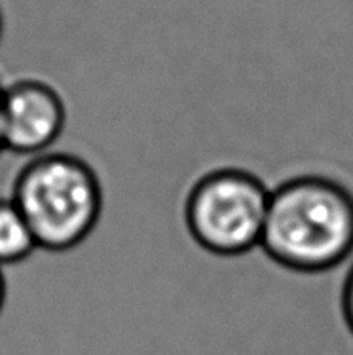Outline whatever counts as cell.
Returning <instances> with one entry per match:
<instances>
[{
  "instance_id": "obj_1",
  "label": "cell",
  "mask_w": 353,
  "mask_h": 355,
  "mask_svg": "<svg viewBox=\"0 0 353 355\" xmlns=\"http://www.w3.org/2000/svg\"><path fill=\"white\" fill-rule=\"evenodd\" d=\"M260 245L298 272H327L353 254V198L338 182L298 177L270 192Z\"/></svg>"
},
{
  "instance_id": "obj_2",
  "label": "cell",
  "mask_w": 353,
  "mask_h": 355,
  "mask_svg": "<svg viewBox=\"0 0 353 355\" xmlns=\"http://www.w3.org/2000/svg\"><path fill=\"white\" fill-rule=\"evenodd\" d=\"M12 202L19 207L38 249L65 253L84 243L101 218L99 175L71 153L31 158L15 175Z\"/></svg>"
},
{
  "instance_id": "obj_3",
  "label": "cell",
  "mask_w": 353,
  "mask_h": 355,
  "mask_svg": "<svg viewBox=\"0 0 353 355\" xmlns=\"http://www.w3.org/2000/svg\"><path fill=\"white\" fill-rule=\"evenodd\" d=\"M270 190L252 175L221 169L205 173L188 189L184 225L198 245L221 254H243L260 245Z\"/></svg>"
},
{
  "instance_id": "obj_4",
  "label": "cell",
  "mask_w": 353,
  "mask_h": 355,
  "mask_svg": "<svg viewBox=\"0 0 353 355\" xmlns=\"http://www.w3.org/2000/svg\"><path fill=\"white\" fill-rule=\"evenodd\" d=\"M65 123V101L48 82L19 78L2 87L0 125L8 153L31 158L50 153Z\"/></svg>"
},
{
  "instance_id": "obj_5",
  "label": "cell",
  "mask_w": 353,
  "mask_h": 355,
  "mask_svg": "<svg viewBox=\"0 0 353 355\" xmlns=\"http://www.w3.org/2000/svg\"><path fill=\"white\" fill-rule=\"evenodd\" d=\"M38 245L12 198H0V268L27 261Z\"/></svg>"
},
{
  "instance_id": "obj_6",
  "label": "cell",
  "mask_w": 353,
  "mask_h": 355,
  "mask_svg": "<svg viewBox=\"0 0 353 355\" xmlns=\"http://www.w3.org/2000/svg\"><path fill=\"white\" fill-rule=\"evenodd\" d=\"M344 313H346L347 325H350V329L353 331V266L352 272H350V276H347L346 287H344Z\"/></svg>"
},
{
  "instance_id": "obj_7",
  "label": "cell",
  "mask_w": 353,
  "mask_h": 355,
  "mask_svg": "<svg viewBox=\"0 0 353 355\" xmlns=\"http://www.w3.org/2000/svg\"><path fill=\"white\" fill-rule=\"evenodd\" d=\"M4 302H6V277H4V272L0 268V312L4 308Z\"/></svg>"
},
{
  "instance_id": "obj_8",
  "label": "cell",
  "mask_w": 353,
  "mask_h": 355,
  "mask_svg": "<svg viewBox=\"0 0 353 355\" xmlns=\"http://www.w3.org/2000/svg\"><path fill=\"white\" fill-rule=\"evenodd\" d=\"M2 84H0V105H2ZM4 153V143H2V125H0V154Z\"/></svg>"
},
{
  "instance_id": "obj_9",
  "label": "cell",
  "mask_w": 353,
  "mask_h": 355,
  "mask_svg": "<svg viewBox=\"0 0 353 355\" xmlns=\"http://www.w3.org/2000/svg\"><path fill=\"white\" fill-rule=\"evenodd\" d=\"M2 31H4V17H2V10H0V38H2Z\"/></svg>"
}]
</instances>
